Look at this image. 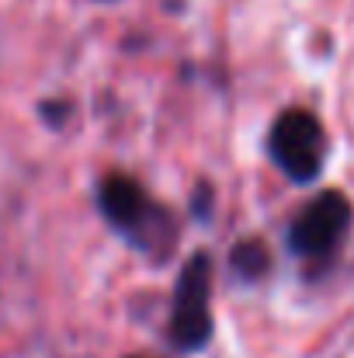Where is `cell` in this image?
Segmentation results:
<instances>
[{
  "label": "cell",
  "mask_w": 354,
  "mask_h": 358,
  "mask_svg": "<svg viewBox=\"0 0 354 358\" xmlns=\"http://www.w3.org/2000/svg\"><path fill=\"white\" fill-rule=\"evenodd\" d=\"M271 164L295 185H309L320 178L327 160V129L306 108L281 112L267 132Z\"/></svg>",
  "instance_id": "obj_1"
},
{
  "label": "cell",
  "mask_w": 354,
  "mask_h": 358,
  "mask_svg": "<svg viewBox=\"0 0 354 358\" xmlns=\"http://www.w3.org/2000/svg\"><path fill=\"white\" fill-rule=\"evenodd\" d=\"M351 199L344 192H323L295 216V223L288 230V247L306 261H327L341 247V240L351 230Z\"/></svg>",
  "instance_id": "obj_4"
},
{
  "label": "cell",
  "mask_w": 354,
  "mask_h": 358,
  "mask_svg": "<svg viewBox=\"0 0 354 358\" xmlns=\"http://www.w3.org/2000/svg\"><path fill=\"white\" fill-rule=\"evenodd\" d=\"M98 206L101 216L115 227L118 234H125L128 240H135L139 247H153L163 240V230L170 227L167 209H160L146 188L128 178V174H108L98 188Z\"/></svg>",
  "instance_id": "obj_3"
},
{
  "label": "cell",
  "mask_w": 354,
  "mask_h": 358,
  "mask_svg": "<svg viewBox=\"0 0 354 358\" xmlns=\"http://www.w3.org/2000/svg\"><path fill=\"white\" fill-rule=\"evenodd\" d=\"M233 271L239 278H246V282H257V278H264L267 275V268H271V250L260 243V240H239L233 247Z\"/></svg>",
  "instance_id": "obj_5"
},
{
  "label": "cell",
  "mask_w": 354,
  "mask_h": 358,
  "mask_svg": "<svg viewBox=\"0 0 354 358\" xmlns=\"http://www.w3.org/2000/svg\"><path fill=\"white\" fill-rule=\"evenodd\" d=\"M212 261L205 254H191L177 275L174 303H170V341L181 352H202L212 338Z\"/></svg>",
  "instance_id": "obj_2"
}]
</instances>
